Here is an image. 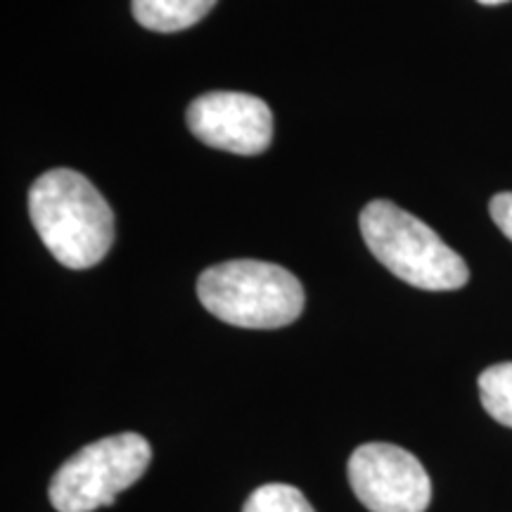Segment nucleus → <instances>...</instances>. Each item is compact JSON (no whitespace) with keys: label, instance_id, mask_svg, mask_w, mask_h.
<instances>
[{"label":"nucleus","instance_id":"nucleus-1","mask_svg":"<svg viewBox=\"0 0 512 512\" xmlns=\"http://www.w3.org/2000/svg\"><path fill=\"white\" fill-rule=\"evenodd\" d=\"M29 216L48 252L74 271L100 264L114 242L110 204L74 169H53L36 178Z\"/></svg>","mask_w":512,"mask_h":512},{"label":"nucleus","instance_id":"nucleus-2","mask_svg":"<svg viewBox=\"0 0 512 512\" xmlns=\"http://www.w3.org/2000/svg\"><path fill=\"white\" fill-rule=\"evenodd\" d=\"M361 233L373 256L403 283L430 292L460 290L470 268L418 216L389 200H375L361 211Z\"/></svg>","mask_w":512,"mask_h":512},{"label":"nucleus","instance_id":"nucleus-3","mask_svg":"<svg viewBox=\"0 0 512 512\" xmlns=\"http://www.w3.org/2000/svg\"><path fill=\"white\" fill-rule=\"evenodd\" d=\"M197 297L223 323L249 330L285 328L304 311L302 283L283 266L254 259L209 266L197 280Z\"/></svg>","mask_w":512,"mask_h":512},{"label":"nucleus","instance_id":"nucleus-4","mask_svg":"<svg viewBox=\"0 0 512 512\" xmlns=\"http://www.w3.org/2000/svg\"><path fill=\"white\" fill-rule=\"evenodd\" d=\"M152 448L136 432H121L83 446L62 463L48 496L57 512H93L117 501L145 475Z\"/></svg>","mask_w":512,"mask_h":512},{"label":"nucleus","instance_id":"nucleus-5","mask_svg":"<svg viewBox=\"0 0 512 512\" xmlns=\"http://www.w3.org/2000/svg\"><path fill=\"white\" fill-rule=\"evenodd\" d=\"M349 484L370 512H425L432 503V482L418 458L394 444L358 446L351 453Z\"/></svg>","mask_w":512,"mask_h":512},{"label":"nucleus","instance_id":"nucleus-6","mask_svg":"<svg viewBox=\"0 0 512 512\" xmlns=\"http://www.w3.org/2000/svg\"><path fill=\"white\" fill-rule=\"evenodd\" d=\"M185 121L204 145L233 155H261L273 140L271 107L249 93H204L192 100Z\"/></svg>","mask_w":512,"mask_h":512},{"label":"nucleus","instance_id":"nucleus-7","mask_svg":"<svg viewBox=\"0 0 512 512\" xmlns=\"http://www.w3.org/2000/svg\"><path fill=\"white\" fill-rule=\"evenodd\" d=\"M216 0H133L131 10L140 27L162 34H174L195 27Z\"/></svg>","mask_w":512,"mask_h":512},{"label":"nucleus","instance_id":"nucleus-8","mask_svg":"<svg viewBox=\"0 0 512 512\" xmlns=\"http://www.w3.org/2000/svg\"><path fill=\"white\" fill-rule=\"evenodd\" d=\"M479 399L491 418L512 430V361L496 363L479 375Z\"/></svg>","mask_w":512,"mask_h":512},{"label":"nucleus","instance_id":"nucleus-9","mask_svg":"<svg viewBox=\"0 0 512 512\" xmlns=\"http://www.w3.org/2000/svg\"><path fill=\"white\" fill-rule=\"evenodd\" d=\"M242 512H316L297 486L264 484L252 491Z\"/></svg>","mask_w":512,"mask_h":512},{"label":"nucleus","instance_id":"nucleus-10","mask_svg":"<svg viewBox=\"0 0 512 512\" xmlns=\"http://www.w3.org/2000/svg\"><path fill=\"white\" fill-rule=\"evenodd\" d=\"M489 211L491 219H494L496 226L501 228V233L508 240H512V192H501V195H496L489 204Z\"/></svg>","mask_w":512,"mask_h":512},{"label":"nucleus","instance_id":"nucleus-11","mask_svg":"<svg viewBox=\"0 0 512 512\" xmlns=\"http://www.w3.org/2000/svg\"><path fill=\"white\" fill-rule=\"evenodd\" d=\"M477 3H482V5H501V3H508V0H477Z\"/></svg>","mask_w":512,"mask_h":512}]
</instances>
